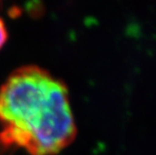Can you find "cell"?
<instances>
[{"instance_id": "obj_1", "label": "cell", "mask_w": 156, "mask_h": 155, "mask_svg": "<svg viewBox=\"0 0 156 155\" xmlns=\"http://www.w3.org/2000/svg\"><path fill=\"white\" fill-rule=\"evenodd\" d=\"M77 126L68 88L37 65H23L0 87V149L55 155L74 141Z\"/></svg>"}, {"instance_id": "obj_2", "label": "cell", "mask_w": 156, "mask_h": 155, "mask_svg": "<svg viewBox=\"0 0 156 155\" xmlns=\"http://www.w3.org/2000/svg\"><path fill=\"white\" fill-rule=\"evenodd\" d=\"M7 28H6L5 22L0 17V48H1L7 41Z\"/></svg>"}]
</instances>
